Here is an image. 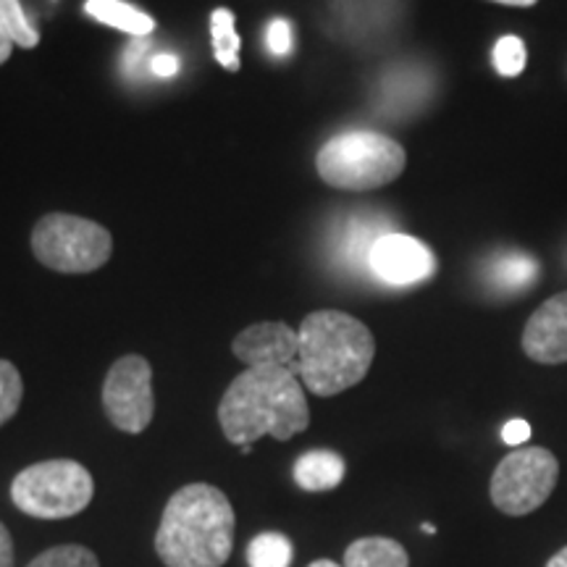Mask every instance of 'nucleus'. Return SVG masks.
Listing matches in <instances>:
<instances>
[{
  "label": "nucleus",
  "mask_w": 567,
  "mask_h": 567,
  "mask_svg": "<svg viewBox=\"0 0 567 567\" xmlns=\"http://www.w3.org/2000/svg\"><path fill=\"white\" fill-rule=\"evenodd\" d=\"M218 423L237 446L264 436L287 442L310 425L302 381L289 368H245L221 396Z\"/></svg>",
  "instance_id": "1"
},
{
  "label": "nucleus",
  "mask_w": 567,
  "mask_h": 567,
  "mask_svg": "<svg viewBox=\"0 0 567 567\" xmlns=\"http://www.w3.org/2000/svg\"><path fill=\"white\" fill-rule=\"evenodd\" d=\"M423 534H436V528L434 526H429V523H423Z\"/></svg>",
  "instance_id": "31"
},
{
  "label": "nucleus",
  "mask_w": 567,
  "mask_h": 567,
  "mask_svg": "<svg viewBox=\"0 0 567 567\" xmlns=\"http://www.w3.org/2000/svg\"><path fill=\"white\" fill-rule=\"evenodd\" d=\"M231 350L245 368H292L300 352V334L281 321L255 323L239 331Z\"/></svg>",
  "instance_id": "10"
},
{
  "label": "nucleus",
  "mask_w": 567,
  "mask_h": 567,
  "mask_svg": "<svg viewBox=\"0 0 567 567\" xmlns=\"http://www.w3.org/2000/svg\"><path fill=\"white\" fill-rule=\"evenodd\" d=\"M179 69L182 63L174 53H155L151 59V71L158 80H174V76L179 74Z\"/></svg>",
  "instance_id": "23"
},
{
  "label": "nucleus",
  "mask_w": 567,
  "mask_h": 567,
  "mask_svg": "<svg viewBox=\"0 0 567 567\" xmlns=\"http://www.w3.org/2000/svg\"><path fill=\"white\" fill-rule=\"evenodd\" d=\"M0 21H3L13 45L24 48V51H32V48L40 45L38 27L32 24L27 11L21 9L19 0H0Z\"/></svg>",
  "instance_id": "18"
},
{
  "label": "nucleus",
  "mask_w": 567,
  "mask_h": 567,
  "mask_svg": "<svg viewBox=\"0 0 567 567\" xmlns=\"http://www.w3.org/2000/svg\"><path fill=\"white\" fill-rule=\"evenodd\" d=\"M492 63H494L496 74L507 76V80L520 76L523 69H526V63H528L526 42H523L520 38H515V34H505V38H499L494 45Z\"/></svg>",
  "instance_id": "19"
},
{
  "label": "nucleus",
  "mask_w": 567,
  "mask_h": 567,
  "mask_svg": "<svg viewBox=\"0 0 567 567\" xmlns=\"http://www.w3.org/2000/svg\"><path fill=\"white\" fill-rule=\"evenodd\" d=\"M528 439H530V425L526 421H520V417L507 421L505 429H502V442L507 446H523Z\"/></svg>",
  "instance_id": "24"
},
{
  "label": "nucleus",
  "mask_w": 567,
  "mask_h": 567,
  "mask_svg": "<svg viewBox=\"0 0 567 567\" xmlns=\"http://www.w3.org/2000/svg\"><path fill=\"white\" fill-rule=\"evenodd\" d=\"M109 421L124 434H142L153 421V368L142 354H126L111 365L103 384Z\"/></svg>",
  "instance_id": "8"
},
{
  "label": "nucleus",
  "mask_w": 567,
  "mask_h": 567,
  "mask_svg": "<svg viewBox=\"0 0 567 567\" xmlns=\"http://www.w3.org/2000/svg\"><path fill=\"white\" fill-rule=\"evenodd\" d=\"M559 463L544 446H520L496 465L492 476V502L499 513L530 515L555 492Z\"/></svg>",
  "instance_id": "7"
},
{
  "label": "nucleus",
  "mask_w": 567,
  "mask_h": 567,
  "mask_svg": "<svg viewBox=\"0 0 567 567\" xmlns=\"http://www.w3.org/2000/svg\"><path fill=\"white\" fill-rule=\"evenodd\" d=\"M147 53V38H134V42L130 48H126V55H124V71L130 76H137L140 74V63H142V55Z\"/></svg>",
  "instance_id": "25"
},
{
  "label": "nucleus",
  "mask_w": 567,
  "mask_h": 567,
  "mask_svg": "<svg viewBox=\"0 0 567 567\" xmlns=\"http://www.w3.org/2000/svg\"><path fill=\"white\" fill-rule=\"evenodd\" d=\"M210 40L216 61L224 69H239V34L234 27V13L229 9H216L210 17Z\"/></svg>",
  "instance_id": "15"
},
{
  "label": "nucleus",
  "mask_w": 567,
  "mask_h": 567,
  "mask_svg": "<svg viewBox=\"0 0 567 567\" xmlns=\"http://www.w3.org/2000/svg\"><path fill=\"white\" fill-rule=\"evenodd\" d=\"M27 567H101L95 551L80 544H63V547H53L34 557Z\"/></svg>",
  "instance_id": "20"
},
{
  "label": "nucleus",
  "mask_w": 567,
  "mask_h": 567,
  "mask_svg": "<svg viewBox=\"0 0 567 567\" xmlns=\"http://www.w3.org/2000/svg\"><path fill=\"white\" fill-rule=\"evenodd\" d=\"M300 352L289 371L316 396H334L360 384L371 371L375 339L363 321L342 310H316L300 329Z\"/></svg>",
  "instance_id": "3"
},
{
  "label": "nucleus",
  "mask_w": 567,
  "mask_h": 567,
  "mask_svg": "<svg viewBox=\"0 0 567 567\" xmlns=\"http://www.w3.org/2000/svg\"><path fill=\"white\" fill-rule=\"evenodd\" d=\"M405 163V147L386 134L347 132L326 142L316 158V168L329 187L368 193L400 179Z\"/></svg>",
  "instance_id": "4"
},
{
  "label": "nucleus",
  "mask_w": 567,
  "mask_h": 567,
  "mask_svg": "<svg viewBox=\"0 0 567 567\" xmlns=\"http://www.w3.org/2000/svg\"><path fill=\"white\" fill-rule=\"evenodd\" d=\"M266 45L276 59L292 53V24L287 19H274L266 30Z\"/></svg>",
  "instance_id": "22"
},
{
  "label": "nucleus",
  "mask_w": 567,
  "mask_h": 567,
  "mask_svg": "<svg viewBox=\"0 0 567 567\" xmlns=\"http://www.w3.org/2000/svg\"><path fill=\"white\" fill-rule=\"evenodd\" d=\"M502 6H515V9H528V6H536L538 0H496Z\"/></svg>",
  "instance_id": "29"
},
{
  "label": "nucleus",
  "mask_w": 567,
  "mask_h": 567,
  "mask_svg": "<svg viewBox=\"0 0 567 567\" xmlns=\"http://www.w3.org/2000/svg\"><path fill=\"white\" fill-rule=\"evenodd\" d=\"M32 252L55 274H90L109 264L113 237L87 218L48 213L32 229Z\"/></svg>",
  "instance_id": "6"
},
{
  "label": "nucleus",
  "mask_w": 567,
  "mask_h": 567,
  "mask_svg": "<svg viewBox=\"0 0 567 567\" xmlns=\"http://www.w3.org/2000/svg\"><path fill=\"white\" fill-rule=\"evenodd\" d=\"M84 11H87L95 21H101V24H109L113 30H122L126 34H132V38H147V34L155 30L153 17H147L145 11L124 3V0H87V3H84Z\"/></svg>",
  "instance_id": "14"
},
{
  "label": "nucleus",
  "mask_w": 567,
  "mask_h": 567,
  "mask_svg": "<svg viewBox=\"0 0 567 567\" xmlns=\"http://www.w3.org/2000/svg\"><path fill=\"white\" fill-rule=\"evenodd\" d=\"M295 481L305 492H329L344 481L347 465L342 455L331 450H313L295 463Z\"/></svg>",
  "instance_id": "12"
},
{
  "label": "nucleus",
  "mask_w": 567,
  "mask_h": 567,
  "mask_svg": "<svg viewBox=\"0 0 567 567\" xmlns=\"http://www.w3.org/2000/svg\"><path fill=\"white\" fill-rule=\"evenodd\" d=\"M344 567H410V557L394 538L368 536L347 547Z\"/></svg>",
  "instance_id": "13"
},
{
  "label": "nucleus",
  "mask_w": 567,
  "mask_h": 567,
  "mask_svg": "<svg viewBox=\"0 0 567 567\" xmlns=\"http://www.w3.org/2000/svg\"><path fill=\"white\" fill-rule=\"evenodd\" d=\"M234 507L221 488L182 486L163 509L155 551L166 567H221L234 547Z\"/></svg>",
  "instance_id": "2"
},
{
  "label": "nucleus",
  "mask_w": 567,
  "mask_h": 567,
  "mask_svg": "<svg viewBox=\"0 0 567 567\" xmlns=\"http://www.w3.org/2000/svg\"><path fill=\"white\" fill-rule=\"evenodd\" d=\"M0 567H13V542L3 523H0Z\"/></svg>",
  "instance_id": "26"
},
{
  "label": "nucleus",
  "mask_w": 567,
  "mask_h": 567,
  "mask_svg": "<svg viewBox=\"0 0 567 567\" xmlns=\"http://www.w3.org/2000/svg\"><path fill=\"white\" fill-rule=\"evenodd\" d=\"M247 565L250 567H289L292 565V542L284 534L268 530L255 536L247 547Z\"/></svg>",
  "instance_id": "16"
},
{
  "label": "nucleus",
  "mask_w": 567,
  "mask_h": 567,
  "mask_svg": "<svg viewBox=\"0 0 567 567\" xmlns=\"http://www.w3.org/2000/svg\"><path fill=\"white\" fill-rule=\"evenodd\" d=\"M547 567H567V547H565V549H559L557 555L549 559Z\"/></svg>",
  "instance_id": "28"
},
{
  "label": "nucleus",
  "mask_w": 567,
  "mask_h": 567,
  "mask_svg": "<svg viewBox=\"0 0 567 567\" xmlns=\"http://www.w3.org/2000/svg\"><path fill=\"white\" fill-rule=\"evenodd\" d=\"M494 281L499 284L502 289H509V292H517V289H528L530 284L536 281L538 266L534 258L523 252H507L496 260L492 268Z\"/></svg>",
  "instance_id": "17"
},
{
  "label": "nucleus",
  "mask_w": 567,
  "mask_h": 567,
  "mask_svg": "<svg viewBox=\"0 0 567 567\" xmlns=\"http://www.w3.org/2000/svg\"><path fill=\"white\" fill-rule=\"evenodd\" d=\"M308 567H344V565L331 563V559H316V563H313V565H308Z\"/></svg>",
  "instance_id": "30"
},
{
  "label": "nucleus",
  "mask_w": 567,
  "mask_h": 567,
  "mask_svg": "<svg viewBox=\"0 0 567 567\" xmlns=\"http://www.w3.org/2000/svg\"><path fill=\"white\" fill-rule=\"evenodd\" d=\"M523 352L544 365L567 363V292L549 297L523 329Z\"/></svg>",
  "instance_id": "11"
},
{
  "label": "nucleus",
  "mask_w": 567,
  "mask_h": 567,
  "mask_svg": "<svg viewBox=\"0 0 567 567\" xmlns=\"http://www.w3.org/2000/svg\"><path fill=\"white\" fill-rule=\"evenodd\" d=\"M21 396H24V384H21L19 368L9 360H0V425L19 413Z\"/></svg>",
  "instance_id": "21"
},
{
  "label": "nucleus",
  "mask_w": 567,
  "mask_h": 567,
  "mask_svg": "<svg viewBox=\"0 0 567 567\" xmlns=\"http://www.w3.org/2000/svg\"><path fill=\"white\" fill-rule=\"evenodd\" d=\"M368 268L389 287H413L436 274V255L410 234L386 231L368 252Z\"/></svg>",
  "instance_id": "9"
},
{
  "label": "nucleus",
  "mask_w": 567,
  "mask_h": 567,
  "mask_svg": "<svg viewBox=\"0 0 567 567\" xmlns=\"http://www.w3.org/2000/svg\"><path fill=\"white\" fill-rule=\"evenodd\" d=\"M95 494L90 471L76 460H45L19 473L11 499L21 513L38 520H63L87 509Z\"/></svg>",
  "instance_id": "5"
},
{
  "label": "nucleus",
  "mask_w": 567,
  "mask_h": 567,
  "mask_svg": "<svg viewBox=\"0 0 567 567\" xmlns=\"http://www.w3.org/2000/svg\"><path fill=\"white\" fill-rule=\"evenodd\" d=\"M11 51H13V42L9 38V32H6L3 21H0V63H6L11 59Z\"/></svg>",
  "instance_id": "27"
}]
</instances>
